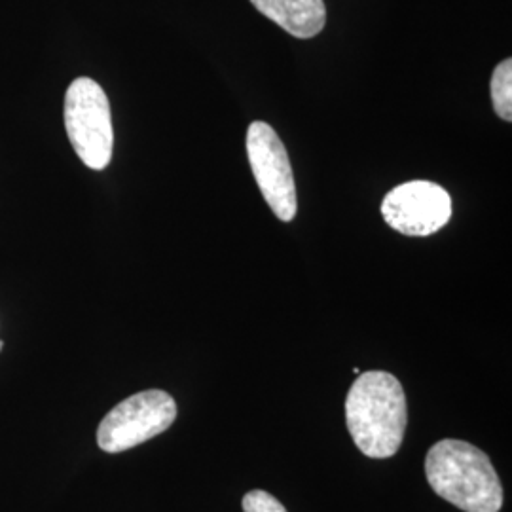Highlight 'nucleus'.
<instances>
[{
    "label": "nucleus",
    "mask_w": 512,
    "mask_h": 512,
    "mask_svg": "<svg viewBox=\"0 0 512 512\" xmlns=\"http://www.w3.org/2000/svg\"><path fill=\"white\" fill-rule=\"evenodd\" d=\"M349 435L366 458H393L408 423V404L401 382L384 370L359 374L346 399Z\"/></svg>",
    "instance_id": "1"
},
{
    "label": "nucleus",
    "mask_w": 512,
    "mask_h": 512,
    "mask_svg": "<svg viewBox=\"0 0 512 512\" xmlns=\"http://www.w3.org/2000/svg\"><path fill=\"white\" fill-rule=\"evenodd\" d=\"M425 476L435 494L463 512H499L503 507L499 475L471 442L439 440L427 452Z\"/></svg>",
    "instance_id": "2"
},
{
    "label": "nucleus",
    "mask_w": 512,
    "mask_h": 512,
    "mask_svg": "<svg viewBox=\"0 0 512 512\" xmlns=\"http://www.w3.org/2000/svg\"><path fill=\"white\" fill-rule=\"evenodd\" d=\"M65 128L78 158L90 169L110 164L114 131L109 97L92 78H76L65 95Z\"/></svg>",
    "instance_id": "3"
},
{
    "label": "nucleus",
    "mask_w": 512,
    "mask_h": 512,
    "mask_svg": "<svg viewBox=\"0 0 512 512\" xmlns=\"http://www.w3.org/2000/svg\"><path fill=\"white\" fill-rule=\"evenodd\" d=\"M177 418L175 399L162 389H148L116 404L99 423L97 444L120 454L167 431Z\"/></svg>",
    "instance_id": "4"
},
{
    "label": "nucleus",
    "mask_w": 512,
    "mask_h": 512,
    "mask_svg": "<svg viewBox=\"0 0 512 512\" xmlns=\"http://www.w3.org/2000/svg\"><path fill=\"white\" fill-rule=\"evenodd\" d=\"M245 143L253 177L264 200L277 219L291 222L298 211V200L293 167L283 141L266 122H253Z\"/></svg>",
    "instance_id": "5"
},
{
    "label": "nucleus",
    "mask_w": 512,
    "mask_h": 512,
    "mask_svg": "<svg viewBox=\"0 0 512 512\" xmlns=\"http://www.w3.org/2000/svg\"><path fill=\"white\" fill-rule=\"evenodd\" d=\"M382 217L399 234L425 238L450 222L452 200L440 184L410 181L395 186L385 196Z\"/></svg>",
    "instance_id": "6"
},
{
    "label": "nucleus",
    "mask_w": 512,
    "mask_h": 512,
    "mask_svg": "<svg viewBox=\"0 0 512 512\" xmlns=\"http://www.w3.org/2000/svg\"><path fill=\"white\" fill-rule=\"evenodd\" d=\"M256 10L294 38L317 37L327 23L323 0H251Z\"/></svg>",
    "instance_id": "7"
},
{
    "label": "nucleus",
    "mask_w": 512,
    "mask_h": 512,
    "mask_svg": "<svg viewBox=\"0 0 512 512\" xmlns=\"http://www.w3.org/2000/svg\"><path fill=\"white\" fill-rule=\"evenodd\" d=\"M490 90H492V103H494L495 114L505 120H512V59L507 57L495 67L492 80H490Z\"/></svg>",
    "instance_id": "8"
},
{
    "label": "nucleus",
    "mask_w": 512,
    "mask_h": 512,
    "mask_svg": "<svg viewBox=\"0 0 512 512\" xmlns=\"http://www.w3.org/2000/svg\"><path fill=\"white\" fill-rule=\"evenodd\" d=\"M243 512H287L281 501L264 490H253L243 497Z\"/></svg>",
    "instance_id": "9"
},
{
    "label": "nucleus",
    "mask_w": 512,
    "mask_h": 512,
    "mask_svg": "<svg viewBox=\"0 0 512 512\" xmlns=\"http://www.w3.org/2000/svg\"><path fill=\"white\" fill-rule=\"evenodd\" d=\"M2 349H4V342H2V340H0V351H2Z\"/></svg>",
    "instance_id": "10"
}]
</instances>
